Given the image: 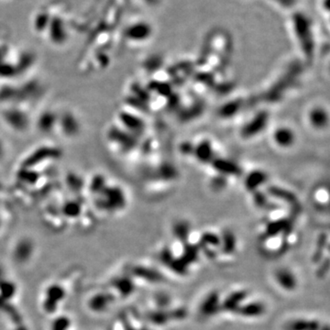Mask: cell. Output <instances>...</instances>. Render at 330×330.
<instances>
[{"label": "cell", "mask_w": 330, "mask_h": 330, "mask_svg": "<svg viewBox=\"0 0 330 330\" xmlns=\"http://www.w3.org/2000/svg\"><path fill=\"white\" fill-rule=\"evenodd\" d=\"M275 144L281 148H289L295 143V133L289 128H278L273 134Z\"/></svg>", "instance_id": "1"}, {"label": "cell", "mask_w": 330, "mask_h": 330, "mask_svg": "<svg viewBox=\"0 0 330 330\" xmlns=\"http://www.w3.org/2000/svg\"><path fill=\"white\" fill-rule=\"evenodd\" d=\"M310 122L312 126L315 128H323L326 124L327 121V116L325 113L324 109L321 108H315L310 113Z\"/></svg>", "instance_id": "2"}, {"label": "cell", "mask_w": 330, "mask_h": 330, "mask_svg": "<svg viewBox=\"0 0 330 330\" xmlns=\"http://www.w3.org/2000/svg\"><path fill=\"white\" fill-rule=\"evenodd\" d=\"M327 196H328V194H327V189L325 188H317L315 190V199H316L317 202L319 203H327Z\"/></svg>", "instance_id": "3"}]
</instances>
